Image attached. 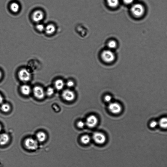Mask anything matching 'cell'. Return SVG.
I'll return each instance as SVG.
<instances>
[{
  "mask_svg": "<svg viewBox=\"0 0 167 167\" xmlns=\"http://www.w3.org/2000/svg\"><path fill=\"white\" fill-rule=\"evenodd\" d=\"M56 30V26L53 23H49L45 26L44 33L49 36L54 34Z\"/></svg>",
  "mask_w": 167,
  "mask_h": 167,
  "instance_id": "obj_10",
  "label": "cell"
},
{
  "mask_svg": "<svg viewBox=\"0 0 167 167\" xmlns=\"http://www.w3.org/2000/svg\"><path fill=\"white\" fill-rule=\"evenodd\" d=\"M90 137L88 135H85L82 136L81 138V141L83 144H87L91 141Z\"/></svg>",
  "mask_w": 167,
  "mask_h": 167,
  "instance_id": "obj_18",
  "label": "cell"
},
{
  "mask_svg": "<svg viewBox=\"0 0 167 167\" xmlns=\"http://www.w3.org/2000/svg\"><path fill=\"white\" fill-rule=\"evenodd\" d=\"M1 129H2L1 126V124H0V132H1Z\"/></svg>",
  "mask_w": 167,
  "mask_h": 167,
  "instance_id": "obj_31",
  "label": "cell"
},
{
  "mask_svg": "<svg viewBox=\"0 0 167 167\" xmlns=\"http://www.w3.org/2000/svg\"><path fill=\"white\" fill-rule=\"evenodd\" d=\"M45 26L42 22L37 23L35 26V29L39 33L44 32Z\"/></svg>",
  "mask_w": 167,
  "mask_h": 167,
  "instance_id": "obj_17",
  "label": "cell"
},
{
  "mask_svg": "<svg viewBox=\"0 0 167 167\" xmlns=\"http://www.w3.org/2000/svg\"><path fill=\"white\" fill-rule=\"evenodd\" d=\"M11 11L14 13L18 12L20 10V6L16 2H13L10 5Z\"/></svg>",
  "mask_w": 167,
  "mask_h": 167,
  "instance_id": "obj_16",
  "label": "cell"
},
{
  "mask_svg": "<svg viewBox=\"0 0 167 167\" xmlns=\"http://www.w3.org/2000/svg\"><path fill=\"white\" fill-rule=\"evenodd\" d=\"M107 2L110 7L114 8L118 6L119 1L118 0H107Z\"/></svg>",
  "mask_w": 167,
  "mask_h": 167,
  "instance_id": "obj_19",
  "label": "cell"
},
{
  "mask_svg": "<svg viewBox=\"0 0 167 167\" xmlns=\"http://www.w3.org/2000/svg\"><path fill=\"white\" fill-rule=\"evenodd\" d=\"M1 109L3 112H8L10 110V106L7 103L3 104L1 107Z\"/></svg>",
  "mask_w": 167,
  "mask_h": 167,
  "instance_id": "obj_21",
  "label": "cell"
},
{
  "mask_svg": "<svg viewBox=\"0 0 167 167\" xmlns=\"http://www.w3.org/2000/svg\"><path fill=\"white\" fill-rule=\"evenodd\" d=\"M117 46V43L115 41L113 40L109 41L108 44V46L110 49H114Z\"/></svg>",
  "mask_w": 167,
  "mask_h": 167,
  "instance_id": "obj_23",
  "label": "cell"
},
{
  "mask_svg": "<svg viewBox=\"0 0 167 167\" xmlns=\"http://www.w3.org/2000/svg\"><path fill=\"white\" fill-rule=\"evenodd\" d=\"M103 60L107 63L111 62L114 60V53L110 50H106L103 52L101 55Z\"/></svg>",
  "mask_w": 167,
  "mask_h": 167,
  "instance_id": "obj_4",
  "label": "cell"
},
{
  "mask_svg": "<svg viewBox=\"0 0 167 167\" xmlns=\"http://www.w3.org/2000/svg\"><path fill=\"white\" fill-rule=\"evenodd\" d=\"M131 11L134 16L140 17L143 16L144 14L145 9L141 4H136L132 6L131 8Z\"/></svg>",
  "mask_w": 167,
  "mask_h": 167,
  "instance_id": "obj_2",
  "label": "cell"
},
{
  "mask_svg": "<svg viewBox=\"0 0 167 167\" xmlns=\"http://www.w3.org/2000/svg\"><path fill=\"white\" fill-rule=\"evenodd\" d=\"M98 122L97 118L94 115L89 116L86 118V124L90 128H93L96 126Z\"/></svg>",
  "mask_w": 167,
  "mask_h": 167,
  "instance_id": "obj_9",
  "label": "cell"
},
{
  "mask_svg": "<svg viewBox=\"0 0 167 167\" xmlns=\"http://www.w3.org/2000/svg\"><path fill=\"white\" fill-rule=\"evenodd\" d=\"M65 85L63 80L61 79H58L55 82V88L58 91H60L64 88Z\"/></svg>",
  "mask_w": 167,
  "mask_h": 167,
  "instance_id": "obj_15",
  "label": "cell"
},
{
  "mask_svg": "<svg viewBox=\"0 0 167 167\" xmlns=\"http://www.w3.org/2000/svg\"><path fill=\"white\" fill-rule=\"evenodd\" d=\"M159 124L160 126L165 129L167 126V120L166 118H163L161 119L159 122Z\"/></svg>",
  "mask_w": 167,
  "mask_h": 167,
  "instance_id": "obj_20",
  "label": "cell"
},
{
  "mask_svg": "<svg viewBox=\"0 0 167 167\" xmlns=\"http://www.w3.org/2000/svg\"><path fill=\"white\" fill-rule=\"evenodd\" d=\"M158 123L156 121H152L150 124V126L151 128L156 127L158 125Z\"/></svg>",
  "mask_w": 167,
  "mask_h": 167,
  "instance_id": "obj_26",
  "label": "cell"
},
{
  "mask_svg": "<svg viewBox=\"0 0 167 167\" xmlns=\"http://www.w3.org/2000/svg\"><path fill=\"white\" fill-rule=\"evenodd\" d=\"M19 77L21 81L24 82H28L31 78V75L29 71L26 69H23L19 73Z\"/></svg>",
  "mask_w": 167,
  "mask_h": 167,
  "instance_id": "obj_7",
  "label": "cell"
},
{
  "mask_svg": "<svg viewBox=\"0 0 167 167\" xmlns=\"http://www.w3.org/2000/svg\"><path fill=\"white\" fill-rule=\"evenodd\" d=\"M25 145L26 148L29 150H36L38 147V142L36 139L29 138L26 139Z\"/></svg>",
  "mask_w": 167,
  "mask_h": 167,
  "instance_id": "obj_3",
  "label": "cell"
},
{
  "mask_svg": "<svg viewBox=\"0 0 167 167\" xmlns=\"http://www.w3.org/2000/svg\"><path fill=\"white\" fill-rule=\"evenodd\" d=\"M105 100L106 101V102H109L110 101H111L112 99L110 95H106V96H105Z\"/></svg>",
  "mask_w": 167,
  "mask_h": 167,
  "instance_id": "obj_27",
  "label": "cell"
},
{
  "mask_svg": "<svg viewBox=\"0 0 167 167\" xmlns=\"http://www.w3.org/2000/svg\"><path fill=\"white\" fill-rule=\"evenodd\" d=\"M10 138L8 134L2 133L0 135V145L4 146L6 145L9 141Z\"/></svg>",
  "mask_w": 167,
  "mask_h": 167,
  "instance_id": "obj_12",
  "label": "cell"
},
{
  "mask_svg": "<svg viewBox=\"0 0 167 167\" xmlns=\"http://www.w3.org/2000/svg\"><path fill=\"white\" fill-rule=\"evenodd\" d=\"M2 77V73L1 71H0V79H1Z\"/></svg>",
  "mask_w": 167,
  "mask_h": 167,
  "instance_id": "obj_30",
  "label": "cell"
},
{
  "mask_svg": "<svg viewBox=\"0 0 167 167\" xmlns=\"http://www.w3.org/2000/svg\"><path fill=\"white\" fill-rule=\"evenodd\" d=\"M54 89L52 87H49L47 89L46 94L48 96H52L54 93Z\"/></svg>",
  "mask_w": 167,
  "mask_h": 167,
  "instance_id": "obj_22",
  "label": "cell"
},
{
  "mask_svg": "<svg viewBox=\"0 0 167 167\" xmlns=\"http://www.w3.org/2000/svg\"><path fill=\"white\" fill-rule=\"evenodd\" d=\"M94 142L98 144H103L106 141V137L104 134L99 132L94 133L92 136Z\"/></svg>",
  "mask_w": 167,
  "mask_h": 167,
  "instance_id": "obj_5",
  "label": "cell"
},
{
  "mask_svg": "<svg viewBox=\"0 0 167 167\" xmlns=\"http://www.w3.org/2000/svg\"><path fill=\"white\" fill-rule=\"evenodd\" d=\"M37 141L40 142H43L46 141L47 136L45 133L40 132L37 133L36 136Z\"/></svg>",
  "mask_w": 167,
  "mask_h": 167,
  "instance_id": "obj_14",
  "label": "cell"
},
{
  "mask_svg": "<svg viewBox=\"0 0 167 167\" xmlns=\"http://www.w3.org/2000/svg\"><path fill=\"white\" fill-rule=\"evenodd\" d=\"M124 2L126 4H132L134 0H123Z\"/></svg>",
  "mask_w": 167,
  "mask_h": 167,
  "instance_id": "obj_28",
  "label": "cell"
},
{
  "mask_svg": "<svg viewBox=\"0 0 167 167\" xmlns=\"http://www.w3.org/2000/svg\"><path fill=\"white\" fill-rule=\"evenodd\" d=\"M62 96L64 100L67 102H71L75 99L76 95L74 91L67 89L63 91Z\"/></svg>",
  "mask_w": 167,
  "mask_h": 167,
  "instance_id": "obj_6",
  "label": "cell"
},
{
  "mask_svg": "<svg viewBox=\"0 0 167 167\" xmlns=\"http://www.w3.org/2000/svg\"><path fill=\"white\" fill-rule=\"evenodd\" d=\"M108 108L110 112L114 114H117L120 113L122 109L120 104L116 103H110Z\"/></svg>",
  "mask_w": 167,
  "mask_h": 167,
  "instance_id": "obj_11",
  "label": "cell"
},
{
  "mask_svg": "<svg viewBox=\"0 0 167 167\" xmlns=\"http://www.w3.org/2000/svg\"><path fill=\"white\" fill-rule=\"evenodd\" d=\"M85 124L84 121H80L77 122V127L80 128H83L85 126Z\"/></svg>",
  "mask_w": 167,
  "mask_h": 167,
  "instance_id": "obj_24",
  "label": "cell"
},
{
  "mask_svg": "<svg viewBox=\"0 0 167 167\" xmlns=\"http://www.w3.org/2000/svg\"><path fill=\"white\" fill-rule=\"evenodd\" d=\"M21 91L23 94L27 96L30 94L31 88L30 86L28 85H23L21 86Z\"/></svg>",
  "mask_w": 167,
  "mask_h": 167,
  "instance_id": "obj_13",
  "label": "cell"
},
{
  "mask_svg": "<svg viewBox=\"0 0 167 167\" xmlns=\"http://www.w3.org/2000/svg\"><path fill=\"white\" fill-rule=\"evenodd\" d=\"M33 93L35 97L40 100L43 99L46 94L43 88L39 86H35L33 89Z\"/></svg>",
  "mask_w": 167,
  "mask_h": 167,
  "instance_id": "obj_8",
  "label": "cell"
},
{
  "mask_svg": "<svg viewBox=\"0 0 167 167\" xmlns=\"http://www.w3.org/2000/svg\"><path fill=\"white\" fill-rule=\"evenodd\" d=\"M45 17V14L44 11L41 9L35 10L32 13L31 19L33 21L36 23H41Z\"/></svg>",
  "mask_w": 167,
  "mask_h": 167,
  "instance_id": "obj_1",
  "label": "cell"
},
{
  "mask_svg": "<svg viewBox=\"0 0 167 167\" xmlns=\"http://www.w3.org/2000/svg\"><path fill=\"white\" fill-rule=\"evenodd\" d=\"M3 102V98L1 94H0V104L1 103Z\"/></svg>",
  "mask_w": 167,
  "mask_h": 167,
  "instance_id": "obj_29",
  "label": "cell"
},
{
  "mask_svg": "<svg viewBox=\"0 0 167 167\" xmlns=\"http://www.w3.org/2000/svg\"><path fill=\"white\" fill-rule=\"evenodd\" d=\"M74 82L72 80H69L66 83V85L68 87L71 88L74 86Z\"/></svg>",
  "mask_w": 167,
  "mask_h": 167,
  "instance_id": "obj_25",
  "label": "cell"
}]
</instances>
